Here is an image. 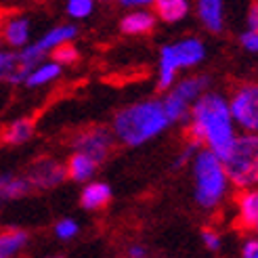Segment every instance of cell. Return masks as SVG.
Listing matches in <instances>:
<instances>
[{
    "instance_id": "cell-30",
    "label": "cell",
    "mask_w": 258,
    "mask_h": 258,
    "mask_svg": "<svg viewBox=\"0 0 258 258\" xmlns=\"http://www.w3.org/2000/svg\"><path fill=\"white\" fill-rule=\"evenodd\" d=\"M126 254H128V258H145L147 250H145V246H141V243H135V246L126 250Z\"/></svg>"
},
{
    "instance_id": "cell-17",
    "label": "cell",
    "mask_w": 258,
    "mask_h": 258,
    "mask_svg": "<svg viewBox=\"0 0 258 258\" xmlns=\"http://www.w3.org/2000/svg\"><path fill=\"white\" fill-rule=\"evenodd\" d=\"M97 168H99V164L86 156H82V153H72L68 164H66L68 178L76 180V183H84V185L90 183V178L95 176Z\"/></svg>"
},
{
    "instance_id": "cell-8",
    "label": "cell",
    "mask_w": 258,
    "mask_h": 258,
    "mask_svg": "<svg viewBox=\"0 0 258 258\" xmlns=\"http://www.w3.org/2000/svg\"><path fill=\"white\" fill-rule=\"evenodd\" d=\"M70 143H72L74 153H82V156L90 158L93 162L101 164L113 151L115 139L111 135V128L107 126H88L76 133Z\"/></svg>"
},
{
    "instance_id": "cell-16",
    "label": "cell",
    "mask_w": 258,
    "mask_h": 258,
    "mask_svg": "<svg viewBox=\"0 0 258 258\" xmlns=\"http://www.w3.org/2000/svg\"><path fill=\"white\" fill-rule=\"evenodd\" d=\"M34 135V120L32 118H17L9 122L3 131H0V141L5 145H21L30 141Z\"/></svg>"
},
{
    "instance_id": "cell-29",
    "label": "cell",
    "mask_w": 258,
    "mask_h": 258,
    "mask_svg": "<svg viewBox=\"0 0 258 258\" xmlns=\"http://www.w3.org/2000/svg\"><path fill=\"white\" fill-rule=\"evenodd\" d=\"M241 40V46L250 50V53H258V34H252V32H243L239 36Z\"/></svg>"
},
{
    "instance_id": "cell-31",
    "label": "cell",
    "mask_w": 258,
    "mask_h": 258,
    "mask_svg": "<svg viewBox=\"0 0 258 258\" xmlns=\"http://www.w3.org/2000/svg\"><path fill=\"white\" fill-rule=\"evenodd\" d=\"M120 5L122 7H149L153 3H149V0H122Z\"/></svg>"
},
{
    "instance_id": "cell-2",
    "label": "cell",
    "mask_w": 258,
    "mask_h": 258,
    "mask_svg": "<svg viewBox=\"0 0 258 258\" xmlns=\"http://www.w3.org/2000/svg\"><path fill=\"white\" fill-rule=\"evenodd\" d=\"M168 126L170 122L162 107V99H145L115 111L111 120V135L128 147H139L162 135Z\"/></svg>"
},
{
    "instance_id": "cell-14",
    "label": "cell",
    "mask_w": 258,
    "mask_h": 258,
    "mask_svg": "<svg viewBox=\"0 0 258 258\" xmlns=\"http://www.w3.org/2000/svg\"><path fill=\"white\" fill-rule=\"evenodd\" d=\"M258 221V189L241 191L237 196V225L241 229H254Z\"/></svg>"
},
{
    "instance_id": "cell-3",
    "label": "cell",
    "mask_w": 258,
    "mask_h": 258,
    "mask_svg": "<svg viewBox=\"0 0 258 258\" xmlns=\"http://www.w3.org/2000/svg\"><path fill=\"white\" fill-rule=\"evenodd\" d=\"M193 183H196L193 198L204 210L218 208L227 198L231 185L225 172V164L208 149H200L193 158Z\"/></svg>"
},
{
    "instance_id": "cell-24",
    "label": "cell",
    "mask_w": 258,
    "mask_h": 258,
    "mask_svg": "<svg viewBox=\"0 0 258 258\" xmlns=\"http://www.w3.org/2000/svg\"><path fill=\"white\" fill-rule=\"evenodd\" d=\"M200 237H202V243L206 246V250H210V252H216L218 248H221V243H223L221 233H218L216 229H212V227H204Z\"/></svg>"
},
{
    "instance_id": "cell-22",
    "label": "cell",
    "mask_w": 258,
    "mask_h": 258,
    "mask_svg": "<svg viewBox=\"0 0 258 258\" xmlns=\"http://www.w3.org/2000/svg\"><path fill=\"white\" fill-rule=\"evenodd\" d=\"M66 11L72 19H86L95 11V3L93 0H70L66 5Z\"/></svg>"
},
{
    "instance_id": "cell-26",
    "label": "cell",
    "mask_w": 258,
    "mask_h": 258,
    "mask_svg": "<svg viewBox=\"0 0 258 258\" xmlns=\"http://www.w3.org/2000/svg\"><path fill=\"white\" fill-rule=\"evenodd\" d=\"M15 66H17V53H13V50H0V78H7Z\"/></svg>"
},
{
    "instance_id": "cell-20",
    "label": "cell",
    "mask_w": 258,
    "mask_h": 258,
    "mask_svg": "<svg viewBox=\"0 0 258 258\" xmlns=\"http://www.w3.org/2000/svg\"><path fill=\"white\" fill-rule=\"evenodd\" d=\"M61 66H57L55 61H42L38 63V66L32 70V74L28 76V80H25V86L30 88H38V86H44L48 82L57 80L61 76Z\"/></svg>"
},
{
    "instance_id": "cell-5",
    "label": "cell",
    "mask_w": 258,
    "mask_h": 258,
    "mask_svg": "<svg viewBox=\"0 0 258 258\" xmlns=\"http://www.w3.org/2000/svg\"><path fill=\"white\" fill-rule=\"evenodd\" d=\"M229 183L241 189H258V135H237L229 158L223 162Z\"/></svg>"
},
{
    "instance_id": "cell-33",
    "label": "cell",
    "mask_w": 258,
    "mask_h": 258,
    "mask_svg": "<svg viewBox=\"0 0 258 258\" xmlns=\"http://www.w3.org/2000/svg\"><path fill=\"white\" fill-rule=\"evenodd\" d=\"M254 231H256V237H258V221H256V225H254Z\"/></svg>"
},
{
    "instance_id": "cell-6",
    "label": "cell",
    "mask_w": 258,
    "mask_h": 258,
    "mask_svg": "<svg viewBox=\"0 0 258 258\" xmlns=\"http://www.w3.org/2000/svg\"><path fill=\"white\" fill-rule=\"evenodd\" d=\"M208 76H189L178 80L162 99V107L170 124H187L191 107L204 93H208Z\"/></svg>"
},
{
    "instance_id": "cell-13",
    "label": "cell",
    "mask_w": 258,
    "mask_h": 258,
    "mask_svg": "<svg viewBox=\"0 0 258 258\" xmlns=\"http://www.w3.org/2000/svg\"><path fill=\"white\" fill-rule=\"evenodd\" d=\"M111 202V187L103 180H90L80 191V204L86 210H101Z\"/></svg>"
},
{
    "instance_id": "cell-11",
    "label": "cell",
    "mask_w": 258,
    "mask_h": 258,
    "mask_svg": "<svg viewBox=\"0 0 258 258\" xmlns=\"http://www.w3.org/2000/svg\"><path fill=\"white\" fill-rule=\"evenodd\" d=\"M156 28V13L147 9H135L120 19V30L128 36H143Z\"/></svg>"
},
{
    "instance_id": "cell-25",
    "label": "cell",
    "mask_w": 258,
    "mask_h": 258,
    "mask_svg": "<svg viewBox=\"0 0 258 258\" xmlns=\"http://www.w3.org/2000/svg\"><path fill=\"white\" fill-rule=\"evenodd\" d=\"M200 149H202V147H200L198 143H193V141H187L185 147H183V151L178 153V158H176V162H174V168H183L185 164H189V160L193 162V158H196V153H198Z\"/></svg>"
},
{
    "instance_id": "cell-23",
    "label": "cell",
    "mask_w": 258,
    "mask_h": 258,
    "mask_svg": "<svg viewBox=\"0 0 258 258\" xmlns=\"http://www.w3.org/2000/svg\"><path fill=\"white\" fill-rule=\"evenodd\" d=\"M80 233V225L74 221V218H61V221L55 225V237L63 239V241H70L76 235Z\"/></svg>"
},
{
    "instance_id": "cell-27",
    "label": "cell",
    "mask_w": 258,
    "mask_h": 258,
    "mask_svg": "<svg viewBox=\"0 0 258 258\" xmlns=\"http://www.w3.org/2000/svg\"><path fill=\"white\" fill-rule=\"evenodd\" d=\"M241 258H258V237H248L243 241Z\"/></svg>"
},
{
    "instance_id": "cell-7",
    "label": "cell",
    "mask_w": 258,
    "mask_h": 258,
    "mask_svg": "<svg viewBox=\"0 0 258 258\" xmlns=\"http://www.w3.org/2000/svg\"><path fill=\"white\" fill-rule=\"evenodd\" d=\"M235 128L241 135H258V82H243L227 99Z\"/></svg>"
},
{
    "instance_id": "cell-19",
    "label": "cell",
    "mask_w": 258,
    "mask_h": 258,
    "mask_svg": "<svg viewBox=\"0 0 258 258\" xmlns=\"http://www.w3.org/2000/svg\"><path fill=\"white\" fill-rule=\"evenodd\" d=\"M153 7H156V15L166 23L183 21L189 13L187 0H158V3H153Z\"/></svg>"
},
{
    "instance_id": "cell-32",
    "label": "cell",
    "mask_w": 258,
    "mask_h": 258,
    "mask_svg": "<svg viewBox=\"0 0 258 258\" xmlns=\"http://www.w3.org/2000/svg\"><path fill=\"white\" fill-rule=\"evenodd\" d=\"M44 258H66L63 254H48V256H44Z\"/></svg>"
},
{
    "instance_id": "cell-28",
    "label": "cell",
    "mask_w": 258,
    "mask_h": 258,
    "mask_svg": "<svg viewBox=\"0 0 258 258\" xmlns=\"http://www.w3.org/2000/svg\"><path fill=\"white\" fill-rule=\"evenodd\" d=\"M246 25H248V30H246V32L258 34V3L250 5L248 15H246Z\"/></svg>"
},
{
    "instance_id": "cell-21",
    "label": "cell",
    "mask_w": 258,
    "mask_h": 258,
    "mask_svg": "<svg viewBox=\"0 0 258 258\" xmlns=\"http://www.w3.org/2000/svg\"><path fill=\"white\" fill-rule=\"evenodd\" d=\"M50 57H53V61L57 63V66H72V63L78 61L80 53H78V48L74 46V42H68V44H61L57 46L53 53H50Z\"/></svg>"
},
{
    "instance_id": "cell-15",
    "label": "cell",
    "mask_w": 258,
    "mask_h": 258,
    "mask_svg": "<svg viewBox=\"0 0 258 258\" xmlns=\"http://www.w3.org/2000/svg\"><path fill=\"white\" fill-rule=\"evenodd\" d=\"M30 241L28 231L11 227V229H3L0 231V258H15L19 252L25 250Z\"/></svg>"
},
{
    "instance_id": "cell-1",
    "label": "cell",
    "mask_w": 258,
    "mask_h": 258,
    "mask_svg": "<svg viewBox=\"0 0 258 258\" xmlns=\"http://www.w3.org/2000/svg\"><path fill=\"white\" fill-rule=\"evenodd\" d=\"M187 124L189 141L198 143L202 149H208L221 162L229 158L237 139V128L231 118L227 97L212 90L204 93L193 103Z\"/></svg>"
},
{
    "instance_id": "cell-18",
    "label": "cell",
    "mask_w": 258,
    "mask_h": 258,
    "mask_svg": "<svg viewBox=\"0 0 258 258\" xmlns=\"http://www.w3.org/2000/svg\"><path fill=\"white\" fill-rule=\"evenodd\" d=\"M32 191L30 183L25 176H15V174H0V204L3 202H13L21 200Z\"/></svg>"
},
{
    "instance_id": "cell-4",
    "label": "cell",
    "mask_w": 258,
    "mask_h": 258,
    "mask_svg": "<svg viewBox=\"0 0 258 258\" xmlns=\"http://www.w3.org/2000/svg\"><path fill=\"white\" fill-rule=\"evenodd\" d=\"M204 57H206V46L196 36L180 38L174 44L162 46L158 61V88L168 93L176 84L178 72L200 66Z\"/></svg>"
},
{
    "instance_id": "cell-9",
    "label": "cell",
    "mask_w": 258,
    "mask_h": 258,
    "mask_svg": "<svg viewBox=\"0 0 258 258\" xmlns=\"http://www.w3.org/2000/svg\"><path fill=\"white\" fill-rule=\"evenodd\" d=\"M68 178V172H66V164H61L59 160L55 158H38L30 164L28 172H25V180L30 183L32 189H55L59 187L63 180Z\"/></svg>"
},
{
    "instance_id": "cell-12",
    "label": "cell",
    "mask_w": 258,
    "mask_h": 258,
    "mask_svg": "<svg viewBox=\"0 0 258 258\" xmlns=\"http://www.w3.org/2000/svg\"><path fill=\"white\" fill-rule=\"evenodd\" d=\"M198 17L208 32L218 34L225 28V5L221 0H200L198 3Z\"/></svg>"
},
{
    "instance_id": "cell-10",
    "label": "cell",
    "mask_w": 258,
    "mask_h": 258,
    "mask_svg": "<svg viewBox=\"0 0 258 258\" xmlns=\"http://www.w3.org/2000/svg\"><path fill=\"white\" fill-rule=\"evenodd\" d=\"M30 36H32V25L28 17H9L3 23V40L11 46V48H25L30 44Z\"/></svg>"
}]
</instances>
